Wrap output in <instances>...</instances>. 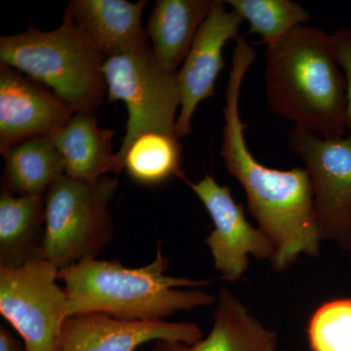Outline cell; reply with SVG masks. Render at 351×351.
Listing matches in <instances>:
<instances>
[{
    "label": "cell",
    "instance_id": "1",
    "mask_svg": "<svg viewBox=\"0 0 351 351\" xmlns=\"http://www.w3.org/2000/svg\"><path fill=\"white\" fill-rule=\"evenodd\" d=\"M232 66L223 108L225 126L221 156L233 178L243 186L251 214L258 230L276 247L272 263L282 270L302 254L319 255L321 237L315 211L311 176L295 167L278 170L258 162L247 147L239 112L240 92L247 71L256 60V51L245 38L235 39Z\"/></svg>",
    "mask_w": 351,
    "mask_h": 351
},
{
    "label": "cell",
    "instance_id": "2",
    "mask_svg": "<svg viewBox=\"0 0 351 351\" xmlns=\"http://www.w3.org/2000/svg\"><path fill=\"white\" fill-rule=\"evenodd\" d=\"M263 76L277 117L323 138L345 136L346 83L332 34L301 25L269 44Z\"/></svg>",
    "mask_w": 351,
    "mask_h": 351
},
{
    "label": "cell",
    "instance_id": "3",
    "mask_svg": "<svg viewBox=\"0 0 351 351\" xmlns=\"http://www.w3.org/2000/svg\"><path fill=\"white\" fill-rule=\"evenodd\" d=\"M169 262L160 242L156 258L145 267L130 269L117 261L86 258L59 270L68 295L69 316L107 314L117 319L161 321L177 311L211 306L214 295L205 291L211 280L166 276Z\"/></svg>",
    "mask_w": 351,
    "mask_h": 351
},
{
    "label": "cell",
    "instance_id": "4",
    "mask_svg": "<svg viewBox=\"0 0 351 351\" xmlns=\"http://www.w3.org/2000/svg\"><path fill=\"white\" fill-rule=\"evenodd\" d=\"M106 58L75 27L68 14L51 32L27 27L0 38V63L49 88L75 113H92L108 94Z\"/></svg>",
    "mask_w": 351,
    "mask_h": 351
},
{
    "label": "cell",
    "instance_id": "5",
    "mask_svg": "<svg viewBox=\"0 0 351 351\" xmlns=\"http://www.w3.org/2000/svg\"><path fill=\"white\" fill-rule=\"evenodd\" d=\"M119 180L87 182L64 175L45 195V226L39 257L63 269L96 258L112 239L110 203Z\"/></svg>",
    "mask_w": 351,
    "mask_h": 351
},
{
    "label": "cell",
    "instance_id": "6",
    "mask_svg": "<svg viewBox=\"0 0 351 351\" xmlns=\"http://www.w3.org/2000/svg\"><path fill=\"white\" fill-rule=\"evenodd\" d=\"M104 75L108 103L121 101L128 110L126 134L117 152L121 158L134 141L147 133L175 135L181 92L178 73H171L157 61L151 46L106 59ZM123 170V168H122Z\"/></svg>",
    "mask_w": 351,
    "mask_h": 351
},
{
    "label": "cell",
    "instance_id": "7",
    "mask_svg": "<svg viewBox=\"0 0 351 351\" xmlns=\"http://www.w3.org/2000/svg\"><path fill=\"white\" fill-rule=\"evenodd\" d=\"M59 269L38 257L18 267L0 265V313L19 332L27 351H57L69 317V300L59 287Z\"/></svg>",
    "mask_w": 351,
    "mask_h": 351
},
{
    "label": "cell",
    "instance_id": "8",
    "mask_svg": "<svg viewBox=\"0 0 351 351\" xmlns=\"http://www.w3.org/2000/svg\"><path fill=\"white\" fill-rule=\"evenodd\" d=\"M287 140L291 151L304 159L311 176L321 239L350 250V136L323 138L293 127Z\"/></svg>",
    "mask_w": 351,
    "mask_h": 351
},
{
    "label": "cell",
    "instance_id": "9",
    "mask_svg": "<svg viewBox=\"0 0 351 351\" xmlns=\"http://www.w3.org/2000/svg\"><path fill=\"white\" fill-rule=\"evenodd\" d=\"M202 201L211 217L214 230L206 243L211 251L215 269L223 279L237 281L248 269L249 256L274 261L276 250L265 233L247 221L243 205L235 202L230 189L221 186L212 176L200 181H186Z\"/></svg>",
    "mask_w": 351,
    "mask_h": 351
},
{
    "label": "cell",
    "instance_id": "10",
    "mask_svg": "<svg viewBox=\"0 0 351 351\" xmlns=\"http://www.w3.org/2000/svg\"><path fill=\"white\" fill-rule=\"evenodd\" d=\"M223 0H215L211 11L200 25L177 80L181 92V110L176 121L175 134L184 138L193 132L191 120L201 101L215 94L217 78L225 69L223 46L239 38L243 18L228 11Z\"/></svg>",
    "mask_w": 351,
    "mask_h": 351
},
{
    "label": "cell",
    "instance_id": "11",
    "mask_svg": "<svg viewBox=\"0 0 351 351\" xmlns=\"http://www.w3.org/2000/svg\"><path fill=\"white\" fill-rule=\"evenodd\" d=\"M75 110L49 88L10 66H0V152L21 142L52 136Z\"/></svg>",
    "mask_w": 351,
    "mask_h": 351
},
{
    "label": "cell",
    "instance_id": "12",
    "mask_svg": "<svg viewBox=\"0 0 351 351\" xmlns=\"http://www.w3.org/2000/svg\"><path fill=\"white\" fill-rule=\"evenodd\" d=\"M202 339L195 323L117 319L107 314L69 316L60 332L57 351H136L149 341L195 345Z\"/></svg>",
    "mask_w": 351,
    "mask_h": 351
},
{
    "label": "cell",
    "instance_id": "13",
    "mask_svg": "<svg viewBox=\"0 0 351 351\" xmlns=\"http://www.w3.org/2000/svg\"><path fill=\"white\" fill-rule=\"evenodd\" d=\"M147 1L73 0L66 13L83 36L106 59L149 46L142 27Z\"/></svg>",
    "mask_w": 351,
    "mask_h": 351
},
{
    "label": "cell",
    "instance_id": "14",
    "mask_svg": "<svg viewBox=\"0 0 351 351\" xmlns=\"http://www.w3.org/2000/svg\"><path fill=\"white\" fill-rule=\"evenodd\" d=\"M114 135V131L101 129L92 112L76 113L50 137L63 159L64 175L93 182L122 171L112 149Z\"/></svg>",
    "mask_w": 351,
    "mask_h": 351
},
{
    "label": "cell",
    "instance_id": "15",
    "mask_svg": "<svg viewBox=\"0 0 351 351\" xmlns=\"http://www.w3.org/2000/svg\"><path fill=\"white\" fill-rule=\"evenodd\" d=\"M276 332L263 326L244 304L223 287L214 311V325L206 339L195 345L156 341L154 351H276Z\"/></svg>",
    "mask_w": 351,
    "mask_h": 351
},
{
    "label": "cell",
    "instance_id": "16",
    "mask_svg": "<svg viewBox=\"0 0 351 351\" xmlns=\"http://www.w3.org/2000/svg\"><path fill=\"white\" fill-rule=\"evenodd\" d=\"M215 0H157L147 22V38L157 61L178 73Z\"/></svg>",
    "mask_w": 351,
    "mask_h": 351
},
{
    "label": "cell",
    "instance_id": "17",
    "mask_svg": "<svg viewBox=\"0 0 351 351\" xmlns=\"http://www.w3.org/2000/svg\"><path fill=\"white\" fill-rule=\"evenodd\" d=\"M45 226V196L0 195V265L18 267L39 257Z\"/></svg>",
    "mask_w": 351,
    "mask_h": 351
},
{
    "label": "cell",
    "instance_id": "18",
    "mask_svg": "<svg viewBox=\"0 0 351 351\" xmlns=\"http://www.w3.org/2000/svg\"><path fill=\"white\" fill-rule=\"evenodd\" d=\"M2 156L5 158L2 189L12 195L45 196L64 175L63 159L50 136L25 140Z\"/></svg>",
    "mask_w": 351,
    "mask_h": 351
},
{
    "label": "cell",
    "instance_id": "19",
    "mask_svg": "<svg viewBox=\"0 0 351 351\" xmlns=\"http://www.w3.org/2000/svg\"><path fill=\"white\" fill-rule=\"evenodd\" d=\"M181 151L175 135L144 134L127 149L121 158L122 168L138 184H162L173 177L186 182L181 170Z\"/></svg>",
    "mask_w": 351,
    "mask_h": 351
},
{
    "label": "cell",
    "instance_id": "20",
    "mask_svg": "<svg viewBox=\"0 0 351 351\" xmlns=\"http://www.w3.org/2000/svg\"><path fill=\"white\" fill-rule=\"evenodd\" d=\"M226 5L248 21L247 34H257L265 45L282 38L309 21L306 9L291 0H226Z\"/></svg>",
    "mask_w": 351,
    "mask_h": 351
},
{
    "label": "cell",
    "instance_id": "21",
    "mask_svg": "<svg viewBox=\"0 0 351 351\" xmlns=\"http://www.w3.org/2000/svg\"><path fill=\"white\" fill-rule=\"evenodd\" d=\"M313 351H351V300L322 304L309 322Z\"/></svg>",
    "mask_w": 351,
    "mask_h": 351
},
{
    "label": "cell",
    "instance_id": "22",
    "mask_svg": "<svg viewBox=\"0 0 351 351\" xmlns=\"http://www.w3.org/2000/svg\"><path fill=\"white\" fill-rule=\"evenodd\" d=\"M337 59L346 83V130L351 137V27H339L332 34Z\"/></svg>",
    "mask_w": 351,
    "mask_h": 351
},
{
    "label": "cell",
    "instance_id": "23",
    "mask_svg": "<svg viewBox=\"0 0 351 351\" xmlns=\"http://www.w3.org/2000/svg\"><path fill=\"white\" fill-rule=\"evenodd\" d=\"M0 351H27L21 343L3 325L0 326Z\"/></svg>",
    "mask_w": 351,
    "mask_h": 351
}]
</instances>
